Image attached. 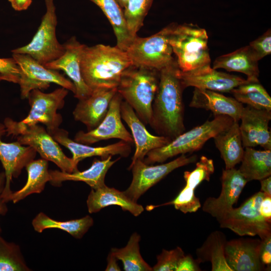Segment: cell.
I'll return each mask as SVG.
<instances>
[{
  "label": "cell",
  "mask_w": 271,
  "mask_h": 271,
  "mask_svg": "<svg viewBox=\"0 0 271 271\" xmlns=\"http://www.w3.org/2000/svg\"><path fill=\"white\" fill-rule=\"evenodd\" d=\"M176 60L160 71L158 90L152 104L151 127L171 141L184 132V89Z\"/></svg>",
  "instance_id": "6da1fadb"
},
{
  "label": "cell",
  "mask_w": 271,
  "mask_h": 271,
  "mask_svg": "<svg viewBox=\"0 0 271 271\" xmlns=\"http://www.w3.org/2000/svg\"><path fill=\"white\" fill-rule=\"evenodd\" d=\"M131 65L126 51L116 46L97 44L86 45L80 68L84 81L91 90L117 88L122 73Z\"/></svg>",
  "instance_id": "7a4b0ae2"
},
{
  "label": "cell",
  "mask_w": 271,
  "mask_h": 271,
  "mask_svg": "<svg viewBox=\"0 0 271 271\" xmlns=\"http://www.w3.org/2000/svg\"><path fill=\"white\" fill-rule=\"evenodd\" d=\"M160 71L130 65L122 73L117 92L134 110L145 125L150 124Z\"/></svg>",
  "instance_id": "3957f363"
},
{
  "label": "cell",
  "mask_w": 271,
  "mask_h": 271,
  "mask_svg": "<svg viewBox=\"0 0 271 271\" xmlns=\"http://www.w3.org/2000/svg\"><path fill=\"white\" fill-rule=\"evenodd\" d=\"M68 93V90L62 87L50 93H44L38 89L32 90L27 98L31 106L27 116L19 121L10 117L4 119L6 135L17 137L28 126L39 122L44 124L51 134L62 122V116L57 111L63 108Z\"/></svg>",
  "instance_id": "277c9868"
},
{
  "label": "cell",
  "mask_w": 271,
  "mask_h": 271,
  "mask_svg": "<svg viewBox=\"0 0 271 271\" xmlns=\"http://www.w3.org/2000/svg\"><path fill=\"white\" fill-rule=\"evenodd\" d=\"M230 117L215 115L202 125L184 132L168 144L150 151L144 159L147 164L162 163L178 155L185 154L200 150L210 139L229 127L234 122Z\"/></svg>",
  "instance_id": "5b68a950"
},
{
  "label": "cell",
  "mask_w": 271,
  "mask_h": 271,
  "mask_svg": "<svg viewBox=\"0 0 271 271\" xmlns=\"http://www.w3.org/2000/svg\"><path fill=\"white\" fill-rule=\"evenodd\" d=\"M208 41L204 29L193 24L176 25L170 34L169 42L181 71H189L210 65Z\"/></svg>",
  "instance_id": "8992f818"
},
{
  "label": "cell",
  "mask_w": 271,
  "mask_h": 271,
  "mask_svg": "<svg viewBox=\"0 0 271 271\" xmlns=\"http://www.w3.org/2000/svg\"><path fill=\"white\" fill-rule=\"evenodd\" d=\"M176 25L172 23L148 37L136 36L125 51L132 65L160 71L174 62L169 38Z\"/></svg>",
  "instance_id": "52a82bcc"
},
{
  "label": "cell",
  "mask_w": 271,
  "mask_h": 271,
  "mask_svg": "<svg viewBox=\"0 0 271 271\" xmlns=\"http://www.w3.org/2000/svg\"><path fill=\"white\" fill-rule=\"evenodd\" d=\"M265 195L255 193L237 208L232 207L216 219L221 228L241 236L257 235L262 240L271 235L270 220L260 213L259 206Z\"/></svg>",
  "instance_id": "ba28073f"
},
{
  "label": "cell",
  "mask_w": 271,
  "mask_h": 271,
  "mask_svg": "<svg viewBox=\"0 0 271 271\" xmlns=\"http://www.w3.org/2000/svg\"><path fill=\"white\" fill-rule=\"evenodd\" d=\"M45 5L46 12L31 41L11 51L13 53L28 55L44 66L59 58L65 51L64 45L56 37L57 18L54 0H45Z\"/></svg>",
  "instance_id": "9c48e42d"
},
{
  "label": "cell",
  "mask_w": 271,
  "mask_h": 271,
  "mask_svg": "<svg viewBox=\"0 0 271 271\" xmlns=\"http://www.w3.org/2000/svg\"><path fill=\"white\" fill-rule=\"evenodd\" d=\"M20 69L21 97L27 98L34 89H46L51 83H55L75 93V87L72 81L65 78L58 71L48 69L27 54L13 53Z\"/></svg>",
  "instance_id": "30bf717a"
},
{
  "label": "cell",
  "mask_w": 271,
  "mask_h": 271,
  "mask_svg": "<svg viewBox=\"0 0 271 271\" xmlns=\"http://www.w3.org/2000/svg\"><path fill=\"white\" fill-rule=\"evenodd\" d=\"M197 155L188 157L185 154L168 163L156 166H150L144 160H137L130 164L132 179L128 188L124 192L130 199L137 202L138 199L151 187L174 170L195 162Z\"/></svg>",
  "instance_id": "8fae6325"
},
{
  "label": "cell",
  "mask_w": 271,
  "mask_h": 271,
  "mask_svg": "<svg viewBox=\"0 0 271 271\" xmlns=\"http://www.w3.org/2000/svg\"><path fill=\"white\" fill-rule=\"evenodd\" d=\"M16 138L20 144L33 148L42 159L53 162L62 172L72 173L78 170L77 165L65 155L58 143L43 126L38 124L28 126Z\"/></svg>",
  "instance_id": "7c38bea8"
},
{
  "label": "cell",
  "mask_w": 271,
  "mask_h": 271,
  "mask_svg": "<svg viewBox=\"0 0 271 271\" xmlns=\"http://www.w3.org/2000/svg\"><path fill=\"white\" fill-rule=\"evenodd\" d=\"M122 97L117 92L112 98L108 111L101 123L94 129L84 132L80 130L75 135L74 141L90 145L101 141L118 139L132 144V136L123 125L121 117L120 105Z\"/></svg>",
  "instance_id": "4fadbf2b"
},
{
  "label": "cell",
  "mask_w": 271,
  "mask_h": 271,
  "mask_svg": "<svg viewBox=\"0 0 271 271\" xmlns=\"http://www.w3.org/2000/svg\"><path fill=\"white\" fill-rule=\"evenodd\" d=\"M6 134L4 123L0 122V161L5 170V184L0 194V200L6 203V201L12 191L11 183L12 178H17L22 169L36 155V151L32 147L24 146L16 141L12 143L5 142L2 137Z\"/></svg>",
  "instance_id": "5bb4252c"
},
{
  "label": "cell",
  "mask_w": 271,
  "mask_h": 271,
  "mask_svg": "<svg viewBox=\"0 0 271 271\" xmlns=\"http://www.w3.org/2000/svg\"><path fill=\"white\" fill-rule=\"evenodd\" d=\"M178 75L184 88L193 86L222 92H230L234 88L249 81L218 71L211 68L210 65L186 72L179 70Z\"/></svg>",
  "instance_id": "9a60e30c"
},
{
  "label": "cell",
  "mask_w": 271,
  "mask_h": 271,
  "mask_svg": "<svg viewBox=\"0 0 271 271\" xmlns=\"http://www.w3.org/2000/svg\"><path fill=\"white\" fill-rule=\"evenodd\" d=\"M270 119V111L256 109L249 105L243 107L239 129L244 148L259 146L264 150H271L268 126Z\"/></svg>",
  "instance_id": "2e32d148"
},
{
  "label": "cell",
  "mask_w": 271,
  "mask_h": 271,
  "mask_svg": "<svg viewBox=\"0 0 271 271\" xmlns=\"http://www.w3.org/2000/svg\"><path fill=\"white\" fill-rule=\"evenodd\" d=\"M247 182L238 169L223 170L221 193L217 198L208 197L203 204V211L216 219L219 218L237 202Z\"/></svg>",
  "instance_id": "e0dca14e"
},
{
  "label": "cell",
  "mask_w": 271,
  "mask_h": 271,
  "mask_svg": "<svg viewBox=\"0 0 271 271\" xmlns=\"http://www.w3.org/2000/svg\"><path fill=\"white\" fill-rule=\"evenodd\" d=\"M63 45L65 49L64 54L44 66L50 69L63 70L75 87L74 97L78 100L85 98L92 92L84 81L81 72V57L86 45L80 43L75 36L71 37Z\"/></svg>",
  "instance_id": "ac0fdd59"
},
{
  "label": "cell",
  "mask_w": 271,
  "mask_h": 271,
  "mask_svg": "<svg viewBox=\"0 0 271 271\" xmlns=\"http://www.w3.org/2000/svg\"><path fill=\"white\" fill-rule=\"evenodd\" d=\"M261 242V239L248 238L227 241L224 254L232 271L264 270L259 256Z\"/></svg>",
  "instance_id": "d6986e66"
},
{
  "label": "cell",
  "mask_w": 271,
  "mask_h": 271,
  "mask_svg": "<svg viewBox=\"0 0 271 271\" xmlns=\"http://www.w3.org/2000/svg\"><path fill=\"white\" fill-rule=\"evenodd\" d=\"M117 88H97L90 95L79 100L73 111L75 120L83 123L87 131L96 128L105 117Z\"/></svg>",
  "instance_id": "ffe728a7"
},
{
  "label": "cell",
  "mask_w": 271,
  "mask_h": 271,
  "mask_svg": "<svg viewBox=\"0 0 271 271\" xmlns=\"http://www.w3.org/2000/svg\"><path fill=\"white\" fill-rule=\"evenodd\" d=\"M120 113L121 118L131 130L136 145L131 164L137 160H144L150 151L161 148L171 141L165 137L151 134L133 108L125 101L122 100L121 103Z\"/></svg>",
  "instance_id": "44dd1931"
},
{
  "label": "cell",
  "mask_w": 271,
  "mask_h": 271,
  "mask_svg": "<svg viewBox=\"0 0 271 271\" xmlns=\"http://www.w3.org/2000/svg\"><path fill=\"white\" fill-rule=\"evenodd\" d=\"M51 135L58 143L70 150L72 154V159L77 165L82 160L94 156L100 157L102 159L117 155L127 157L131 150V144L122 140L113 144L97 147L79 143L70 139L67 130L60 128Z\"/></svg>",
  "instance_id": "7402d4cb"
},
{
  "label": "cell",
  "mask_w": 271,
  "mask_h": 271,
  "mask_svg": "<svg viewBox=\"0 0 271 271\" xmlns=\"http://www.w3.org/2000/svg\"><path fill=\"white\" fill-rule=\"evenodd\" d=\"M189 106L211 111L215 115H224L234 121L240 120L244 107L235 98L227 97L216 91L195 88Z\"/></svg>",
  "instance_id": "603a6c76"
},
{
  "label": "cell",
  "mask_w": 271,
  "mask_h": 271,
  "mask_svg": "<svg viewBox=\"0 0 271 271\" xmlns=\"http://www.w3.org/2000/svg\"><path fill=\"white\" fill-rule=\"evenodd\" d=\"M119 159L112 160V156L99 160L95 159L90 168L80 172L66 173L58 170L49 171L51 177L50 182L54 186H60L65 181H82L95 190L105 185L104 179L109 168Z\"/></svg>",
  "instance_id": "cb8c5ba5"
},
{
  "label": "cell",
  "mask_w": 271,
  "mask_h": 271,
  "mask_svg": "<svg viewBox=\"0 0 271 271\" xmlns=\"http://www.w3.org/2000/svg\"><path fill=\"white\" fill-rule=\"evenodd\" d=\"M110 205L119 206L123 211H128L134 216H139L144 210L141 205L130 199L124 192L106 185L95 190L91 189L87 200L90 213H96Z\"/></svg>",
  "instance_id": "d4e9b609"
},
{
  "label": "cell",
  "mask_w": 271,
  "mask_h": 271,
  "mask_svg": "<svg viewBox=\"0 0 271 271\" xmlns=\"http://www.w3.org/2000/svg\"><path fill=\"white\" fill-rule=\"evenodd\" d=\"M258 61L249 46H246L216 58L213 68L242 73L249 81H259Z\"/></svg>",
  "instance_id": "484cf974"
},
{
  "label": "cell",
  "mask_w": 271,
  "mask_h": 271,
  "mask_svg": "<svg viewBox=\"0 0 271 271\" xmlns=\"http://www.w3.org/2000/svg\"><path fill=\"white\" fill-rule=\"evenodd\" d=\"M216 148L223 160L225 169L234 168L241 162L244 154L238 121H234L227 128L213 137Z\"/></svg>",
  "instance_id": "4316f807"
},
{
  "label": "cell",
  "mask_w": 271,
  "mask_h": 271,
  "mask_svg": "<svg viewBox=\"0 0 271 271\" xmlns=\"http://www.w3.org/2000/svg\"><path fill=\"white\" fill-rule=\"evenodd\" d=\"M28 173V180L25 186L19 190L12 192L6 202L16 203L33 193H40L44 189L51 177L48 170V162L44 159L32 160L25 167Z\"/></svg>",
  "instance_id": "83f0119b"
},
{
  "label": "cell",
  "mask_w": 271,
  "mask_h": 271,
  "mask_svg": "<svg viewBox=\"0 0 271 271\" xmlns=\"http://www.w3.org/2000/svg\"><path fill=\"white\" fill-rule=\"evenodd\" d=\"M226 242V236L222 232H212L202 245L196 249L197 260L200 263L211 262L212 271H232L225 257Z\"/></svg>",
  "instance_id": "f1b7e54d"
},
{
  "label": "cell",
  "mask_w": 271,
  "mask_h": 271,
  "mask_svg": "<svg viewBox=\"0 0 271 271\" xmlns=\"http://www.w3.org/2000/svg\"><path fill=\"white\" fill-rule=\"evenodd\" d=\"M238 169L247 180H261L271 175V150H256L245 147Z\"/></svg>",
  "instance_id": "f546056e"
},
{
  "label": "cell",
  "mask_w": 271,
  "mask_h": 271,
  "mask_svg": "<svg viewBox=\"0 0 271 271\" xmlns=\"http://www.w3.org/2000/svg\"><path fill=\"white\" fill-rule=\"evenodd\" d=\"M97 5L112 27L116 38V46L126 51L134 38L130 34L123 10L116 0H89Z\"/></svg>",
  "instance_id": "4dcf8cb0"
},
{
  "label": "cell",
  "mask_w": 271,
  "mask_h": 271,
  "mask_svg": "<svg viewBox=\"0 0 271 271\" xmlns=\"http://www.w3.org/2000/svg\"><path fill=\"white\" fill-rule=\"evenodd\" d=\"M93 224V220L89 215L80 219L61 221L53 219L43 212L39 213L32 221L35 230L39 233L46 229L57 228L68 232L76 238L82 237Z\"/></svg>",
  "instance_id": "1f68e13d"
},
{
  "label": "cell",
  "mask_w": 271,
  "mask_h": 271,
  "mask_svg": "<svg viewBox=\"0 0 271 271\" xmlns=\"http://www.w3.org/2000/svg\"><path fill=\"white\" fill-rule=\"evenodd\" d=\"M230 93L242 104L258 109L271 111V97L259 81H248L234 88Z\"/></svg>",
  "instance_id": "d6a6232c"
},
{
  "label": "cell",
  "mask_w": 271,
  "mask_h": 271,
  "mask_svg": "<svg viewBox=\"0 0 271 271\" xmlns=\"http://www.w3.org/2000/svg\"><path fill=\"white\" fill-rule=\"evenodd\" d=\"M140 235L134 232L126 245L121 248H112L111 252L122 261L125 271H151L153 268L143 258L140 251Z\"/></svg>",
  "instance_id": "836d02e7"
},
{
  "label": "cell",
  "mask_w": 271,
  "mask_h": 271,
  "mask_svg": "<svg viewBox=\"0 0 271 271\" xmlns=\"http://www.w3.org/2000/svg\"><path fill=\"white\" fill-rule=\"evenodd\" d=\"M154 0H128L123 12L130 35L135 37L143 26Z\"/></svg>",
  "instance_id": "e575fe53"
},
{
  "label": "cell",
  "mask_w": 271,
  "mask_h": 271,
  "mask_svg": "<svg viewBox=\"0 0 271 271\" xmlns=\"http://www.w3.org/2000/svg\"><path fill=\"white\" fill-rule=\"evenodd\" d=\"M19 245L6 241L0 235V271H27Z\"/></svg>",
  "instance_id": "d590c367"
},
{
  "label": "cell",
  "mask_w": 271,
  "mask_h": 271,
  "mask_svg": "<svg viewBox=\"0 0 271 271\" xmlns=\"http://www.w3.org/2000/svg\"><path fill=\"white\" fill-rule=\"evenodd\" d=\"M214 171L213 161L202 156L196 164V167L192 171L184 172L185 186L195 190L203 181H209L210 176Z\"/></svg>",
  "instance_id": "8d00e7d4"
},
{
  "label": "cell",
  "mask_w": 271,
  "mask_h": 271,
  "mask_svg": "<svg viewBox=\"0 0 271 271\" xmlns=\"http://www.w3.org/2000/svg\"><path fill=\"white\" fill-rule=\"evenodd\" d=\"M194 190L185 186L176 198L164 205H173L176 209L184 213L196 212L201 206L199 199L197 197Z\"/></svg>",
  "instance_id": "74e56055"
},
{
  "label": "cell",
  "mask_w": 271,
  "mask_h": 271,
  "mask_svg": "<svg viewBox=\"0 0 271 271\" xmlns=\"http://www.w3.org/2000/svg\"><path fill=\"white\" fill-rule=\"evenodd\" d=\"M184 255V251L180 247L170 250L163 249L161 253L157 256V262L152 267L153 270L176 271L180 260Z\"/></svg>",
  "instance_id": "f35d334b"
},
{
  "label": "cell",
  "mask_w": 271,
  "mask_h": 271,
  "mask_svg": "<svg viewBox=\"0 0 271 271\" xmlns=\"http://www.w3.org/2000/svg\"><path fill=\"white\" fill-rule=\"evenodd\" d=\"M259 61L271 53V31L268 29L263 35L251 42L248 45Z\"/></svg>",
  "instance_id": "ab89813d"
},
{
  "label": "cell",
  "mask_w": 271,
  "mask_h": 271,
  "mask_svg": "<svg viewBox=\"0 0 271 271\" xmlns=\"http://www.w3.org/2000/svg\"><path fill=\"white\" fill-rule=\"evenodd\" d=\"M0 74L3 76L4 80L19 84L20 69L13 57L0 58Z\"/></svg>",
  "instance_id": "60d3db41"
},
{
  "label": "cell",
  "mask_w": 271,
  "mask_h": 271,
  "mask_svg": "<svg viewBox=\"0 0 271 271\" xmlns=\"http://www.w3.org/2000/svg\"><path fill=\"white\" fill-rule=\"evenodd\" d=\"M200 263L197 259L188 254L184 255L179 261L176 271H200Z\"/></svg>",
  "instance_id": "b9f144b4"
},
{
  "label": "cell",
  "mask_w": 271,
  "mask_h": 271,
  "mask_svg": "<svg viewBox=\"0 0 271 271\" xmlns=\"http://www.w3.org/2000/svg\"><path fill=\"white\" fill-rule=\"evenodd\" d=\"M261 240L260 259L264 265L268 267L271 263V235Z\"/></svg>",
  "instance_id": "7bdbcfd3"
},
{
  "label": "cell",
  "mask_w": 271,
  "mask_h": 271,
  "mask_svg": "<svg viewBox=\"0 0 271 271\" xmlns=\"http://www.w3.org/2000/svg\"><path fill=\"white\" fill-rule=\"evenodd\" d=\"M259 212L264 218L268 220H270L271 196L266 195L264 196L259 206Z\"/></svg>",
  "instance_id": "ee69618b"
},
{
  "label": "cell",
  "mask_w": 271,
  "mask_h": 271,
  "mask_svg": "<svg viewBox=\"0 0 271 271\" xmlns=\"http://www.w3.org/2000/svg\"><path fill=\"white\" fill-rule=\"evenodd\" d=\"M12 8L17 11L27 10L31 6L32 0H8Z\"/></svg>",
  "instance_id": "f6af8a7d"
},
{
  "label": "cell",
  "mask_w": 271,
  "mask_h": 271,
  "mask_svg": "<svg viewBox=\"0 0 271 271\" xmlns=\"http://www.w3.org/2000/svg\"><path fill=\"white\" fill-rule=\"evenodd\" d=\"M118 259L111 253L110 252L107 258V263L105 269L106 271H120V267L118 266L117 260Z\"/></svg>",
  "instance_id": "bcb514c9"
},
{
  "label": "cell",
  "mask_w": 271,
  "mask_h": 271,
  "mask_svg": "<svg viewBox=\"0 0 271 271\" xmlns=\"http://www.w3.org/2000/svg\"><path fill=\"white\" fill-rule=\"evenodd\" d=\"M260 191L266 196H271V177L270 176L260 180Z\"/></svg>",
  "instance_id": "7dc6e473"
},
{
  "label": "cell",
  "mask_w": 271,
  "mask_h": 271,
  "mask_svg": "<svg viewBox=\"0 0 271 271\" xmlns=\"http://www.w3.org/2000/svg\"><path fill=\"white\" fill-rule=\"evenodd\" d=\"M5 174L4 172L0 173V194L2 192L5 183ZM6 203L2 202L0 200V215L4 214L6 213L7 208L5 205ZM2 231V229L0 226V233Z\"/></svg>",
  "instance_id": "c3c4849f"
},
{
  "label": "cell",
  "mask_w": 271,
  "mask_h": 271,
  "mask_svg": "<svg viewBox=\"0 0 271 271\" xmlns=\"http://www.w3.org/2000/svg\"><path fill=\"white\" fill-rule=\"evenodd\" d=\"M116 1L118 3L120 7L121 8V9L123 10L124 8L125 7L128 0H116Z\"/></svg>",
  "instance_id": "681fc988"
},
{
  "label": "cell",
  "mask_w": 271,
  "mask_h": 271,
  "mask_svg": "<svg viewBox=\"0 0 271 271\" xmlns=\"http://www.w3.org/2000/svg\"><path fill=\"white\" fill-rule=\"evenodd\" d=\"M4 80V78L3 76L0 74V81Z\"/></svg>",
  "instance_id": "f907efd6"
}]
</instances>
